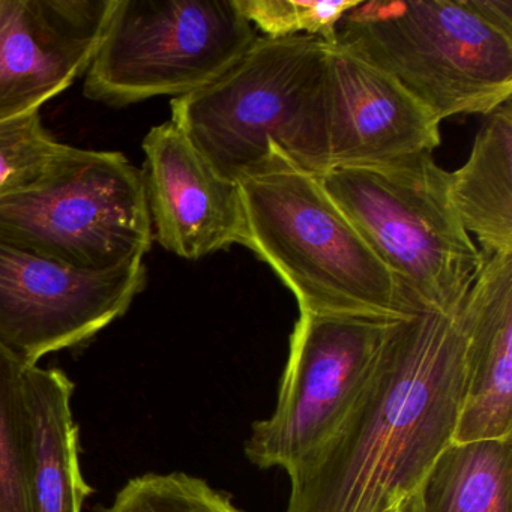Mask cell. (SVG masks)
<instances>
[{
	"label": "cell",
	"instance_id": "cell-1",
	"mask_svg": "<svg viewBox=\"0 0 512 512\" xmlns=\"http://www.w3.org/2000/svg\"><path fill=\"white\" fill-rule=\"evenodd\" d=\"M463 386L461 307L392 322L352 412L287 472L286 512H386L406 502L454 442Z\"/></svg>",
	"mask_w": 512,
	"mask_h": 512
},
{
	"label": "cell",
	"instance_id": "cell-2",
	"mask_svg": "<svg viewBox=\"0 0 512 512\" xmlns=\"http://www.w3.org/2000/svg\"><path fill=\"white\" fill-rule=\"evenodd\" d=\"M329 49L331 44L308 35L257 37L223 76L173 98L170 121L233 184L278 161L325 175Z\"/></svg>",
	"mask_w": 512,
	"mask_h": 512
},
{
	"label": "cell",
	"instance_id": "cell-3",
	"mask_svg": "<svg viewBox=\"0 0 512 512\" xmlns=\"http://www.w3.org/2000/svg\"><path fill=\"white\" fill-rule=\"evenodd\" d=\"M239 245L293 293L299 313L397 322L418 313L320 176L278 161L239 182Z\"/></svg>",
	"mask_w": 512,
	"mask_h": 512
},
{
	"label": "cell",
	"instance_id": "cell-4",
	"mask_svg": "<svg viewBox=\"0 0 512 512\" xmlns=\"http://www.w3.org/2000/svg\"><path fill=\"white\" fill-rule=\"evenodd\" d=\"M368 247L418 311L454 313L484 263L433 154L380 166L335 167L320 176Z\"/></svg>",
	"mask_w": 512,
	"mask_h": 512
},
{
	"label": "cell",
	"instance_id": "cell-5",
	"mask_svg": "<svg viewBox=\"0 0 512 512\" xmlns=\"http://www.w3.org/2000/svg\"><path fill=\"white\" fill-rule=\"evenodd\" d=\"M335 43L394 77L440 122L511 101L512 37L466 0H359Z\"/></svg>",
	"mask_w": 512,
	"mask_h": 512
},
{
	"label": "cell",
	"instance_id": "cell-6",
	"mask_svg": "<svg viewBox=\"0 0 512 512\" xmlns=\"http://www.w3.org/2000/svg\"><path fill=\"white\" fill-rule=\"evenodd\" d=\"M0 239L82 271L145 260L154 242L145 178L122 152L74 151L0 197Z\"/></svg>",
	"mask_w": 512,
	"mask_h": 512
},
{
	"label": "cell",
	"instance_id": "cell-7",
	"mask_svg": "<svg viewBox=\"0 0 512 512\" xmlns=\"http://www.w3.org/2000/svg\"><path fill=\"white\" fill-rule=\"evenodd\" d=\"M256 38L233 0H113L83 92L112 107L184 97L223 76Z\"/></svg>",
	"mask_w": 512,
	"mask_h": 512
},
{
	"label": "cell",
	"instance_id": "cell-8",
	"mask_svg": "<svg viewBox=\"0 0 512 512\" xmlns=\"http://www.w3.org/2000/svg\"><path fill=\"white\" fill-rule=\"evenodd\" d=\"M391 323L299 313L277 404L254 422L248 460L290 472L325 445L361 397Z\"/></svg>",
	"mask_w": 512,
	"mask_h": 512
},
{
	"label": "cell",
	"instance_id": "cell-9",
	"mask_svg": "<svg viewBox=\"0 0 512 512\" xmlns=\"http://www.w3.org/2000/svg\"><path fill=\"white\" fill-rule=\"evenodd\" d=\"M146 286L145 260L82 271L0 239V340L38 365L124 317Z\"/></svg>",
	"mask_w": 512,
	"mask_h": 512
},
{
	"label": "cell",
	"instance_id": "cell-10",
	"mask_svg": "<svg viewBox=\"0 0 512 512\" xmlns=\"http://www.w3.org/2000/svg\"><path fill=\"white\" fill-rule=\"evenodd\" d=\"M113 0H0V125L40 113L85 76Z\"/></svg>",
	"mask_w": 512,
	"mask_h": 512
},
{
	"label": "cell",
	"instance_id": "cell-11",
	"mask_svg": "<svg viewBox=\"0 0 512 512\" xmlns=\"http://www.w3.org/2000/svg\"><path fill=\"white\" fill-rule=\"evenodd\" d=\"M442 122L394 77L340 44L326 67L329 170L433 154Z\"/></svg>",
	"mask_w": 512,
	"mask_h": 512
},
{
	"label": "cell",
	"instance_id": "cell-12",
	"mask_svg": "<svg viewBox=\"0 0 512 512\" xmlns=\"http://www.w3.org/2000/svg\"><path fill=\"white\" fill-rule=\"evenodd\" d=\"M143 178L154 239L185 260H200L239 244L238 184L211 169L175 122L143 139Z\"/></svg>",
	"mask_w": 512,
	"mask_h": 512
},
{
	"label": "cell",
	"instance_id": "cell-13",
	"mask_svg": "<svg viewBox=\"0 0 512 512\" xmlns=\"http://www.w3.org/2000/svg\"><path fill=\"white\" fill-rule=\"evenodd\" d=\"M464 386L454 442L512 437V254L484 256L461 305Z\"/></svg>",
	"mask_w": 512,
	"mask_h": 512
},
{
	"label": "cell",
	"instance_id": "cell-14",
	"mask_svg": "<svg viewBox=\"0 0 512 512\" xmlns=\"http://www.w3.org/2000/svg\"><path fill=\"white\" fill-rule=\"evenodd\" d=\"M29 418V511L82 512L91 487L79 458L74 385L65 371L29 365L25 374Z\"/></svg>",
	"mask_w": 512,
	"mask_h": 512
},
{
	"label": "cell",
	"instance_id": "cell-15",
	"mask_svg": "<svg viewBox=\"0 0 512 512\" xmlns=\"http://www.w3.org/2000/svg\"><path fill=\"white\" fill-rule=\"evenodd\" d=\"M449 193L484 256L512 254V101L485 116L466 163L449 172Z\"/></svg>",
	"mask_w": 512,
	"mask_h": 512
},
{
	"label": "cell",
	"instance_id": "cell-16",
	"mask_svg": "<svg viewBox=\"0 0 512 512\" xmlns=\"http://www.w3.org/2000/svg\"><path fill=\"white\" fill-rule=\"evenodd\" d=\"M403 506L404 512H512V437L452 442Z\"/></svg>",
	"mask_w": 512,
	"mask_h": 512
},
{
	"label": "cell",
	"instance_id": "cell-17",
	"mask_svg": "<svg viewBox=\"0 0 512 512\" xmlns=\"http://www.w3.org/2000/svg\"><path fill=\"white\" fill-rule=\"evenodd\" d=\"M26 364L0 340V512L29 511Z\"/></svg>",
	"mask_w": 512,
	"mask_h": 512
},
{
	"label": "cell",
	"instance_id": "cell-18",
	"mask_svg": "<svg viewBox=\"0 0 512 512\" xmlns=\"http://www.w3.org/2000/svg\"><path fill=\"white\" fill-rule=\"evenodd\" d=\"M73 151L44 127L40 113L0 125V197L46 178Z\"/></svg>",
	"mask_w": 512,
	"mask_h": 512
},
{
	"label": "cell",
	"instance_id": "cell-19",
	"mask_svg": "<svg viewBox=\"0 0 512 512\" xmlns=\"http://www.w3.org/2000/svg\"><path fill=\"white\" fill-rule=\"evenodd\" d=\"M233 4L265 37L308 35L335 44L338 23L359 0H233Z\"/></svg>",
	"mask_w": 512,
	"mask_h": 512
},
{
	"label": "cell",
	"instance_id": "cell-20",
	"mask_svg": "<svg viewBox=\"0 0 512 512\" xmlns=\"http://www.w3.org/2000/svg\"><path fill=\"white\" fill-rule=\"evenodd\" d=\"M470 10L488 25L512 37V0H466Z\"/></svg>",
	"mask_w": 512,
	"mask_h": 512
},
{
	"label": "cell",
	"instance_id": "cell-21",
	"mask_svg": "<svg viewBox=\"0 0 512 512\" xmlns=\"http://www.w3.org/2000/svg\"><path fill=\"white\" fill-rule=\"evenodd\" d=\"M404 503H401V505L395 506V508L389 509V511L386 512H404Z\"/></svg>",
	"mask_w": 512,
	"mask_h": 512
}]
</instances>
